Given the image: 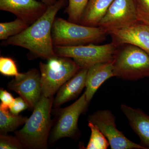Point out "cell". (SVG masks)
<instances>
[{
    "instance_id": "1",
    "label": "cell",
    "mask_w": 149,
    "mask_h": 149,
    "mask_svg": "<svg viewBox=\"0 0 149 149\" xmlns=\"http://www.w3.org/2000/svg\"><path fill=\"white\" fill-rule=\"evenodd\" d=\"M65 0H58L48 6L45 13L20 34L3 41L2 45L18 46L28 50L34 57L49 59L56 56L52 39L56 16Z\"/></svg>"
},
{
    "instance_id": "2",
    "label": "cell",
    "mask_w": 149,
    "mask_h": 149,
    "mask_svg": "<svg viewBox=\"0 0 149 149\" xmlns=\"http://www.w3.org/2000/svg\"><path fill=\"white\" fill-rule=\"evenodd\" d=\"M54 99L42 95L23 128L15 131L23 148H47L53 123L51 113Z\"/></svg>"
},
{
    "instance_id": "3",
    "label": "cell",
    "mask_w": 149,
    "mask_h": 149,
    "mask_svg": "<svg viewBox=\"0 0 149 149\" xmlns=\"http://www.w3.org/2000/svg\"><path fill=\"white\" fill-rule=\"evenodd\" d=\"M54 47L75 46L103 42L108 35L100 27L76 24L61 18H56L52 29Z\"/></svg>"
},
{
    "instance_id": "4",
    "label": "cell",
    "mask_w": 149,
    "mask_h": 149,
    "mask_svg": "<svg viewBox=\"0 0 149 149\" xmlns=\"http://www.w3.org/2000/svg\"><path fill=\"white\" fill-rule=\"evenodd\" d=\"M112 62L114 77L129 80L149 77V55L139 47L118 46Z\"/></svg>"
},
{
    "instance_id": "5",
    "label": "cell",
    "mask_w": 149,
    "mask_h": 149,
    "mask_svg": "<svg viewBox=\"0 0 149 149\" xmlns=\"http://www.w3.org/2000/svg\"><path fill=\"white\" fill-rule=\"evenodd\" d=\"M42 95L47 97L54 95L67 81L77 74L80 67L71 58L56 56L40 62Z\"/></svg>"
},
{
    "instance_id": "6",
    "label": "cell",
    "mask_w": 149,
    "mask_h": 149,
    "mask_svg": "<svg viewBox=\"0 0 149 149\" xmlns=\"http://www.w3.org/2000/svg\"><path fill=\"white\" fill-rule=\"evenodd\" d=\"M118 46L112 42L98 45L95 44L75 46H56V55L72 58L80 69H88L103 63L112 61Z\"/></svg>"
},
{
    "instance_id": "7",
    "label": "cell",
    "mask_w": 149,
    "mask_h": 149,
    "mask_svg": "<svg viewBox=\"0 0 149 149\" xmlns=\"http://www.w3.org/2000/svg\"><path fill=\"white\" fill-rule=\"evenodd\" d=\"M89 103L85 93L72 104L64 108H55V116L50 134L51 143L64 138L75 139L79 130L78 121L80 115L85 111Z\"/></svg>"
},
{
    "instance_id": "8",
    "label": "cell",
    "mask_w": 149,
    "mask_h": 149,
    "mask_svg": "<svg viewBox=\"0 0 149 149\" xmlns=\"http://www.w3.org/2000/svg\"><path fill=\"white\" fill-rule=\"evenodd\" d=\"M107 139L111 149H146L128 139L116 128V118L108 109L97 111L88 117Z\"/></svg>"
},
{
    "instance_id": "9",
    "label": "cell",
    "mask_w": 149,
    "mask_h": 149,
    "mask_svg": "<svg viewBox=\"0 0 149 149\" xmlns=\"http://www.w3.org/2000/svg\"><path fill=\"white\" fill-rule=\"evenodd\" d=\"M139 21L133 0H114L98 27L108 32L129 26Z\"/></svg>"
},
{
    "instance_id": "10",
    "label": "cell",
    "mask_w": 149,
    "mask_h": 149,
    "mask_svg": "<svg viewBox=\"0 0 149 149\" xmlns=\"http://www.w3.org/2000/svg\"><path fill=\"white\" fill-rule=\"evenodd\" d=\"M9 90L16 92L26 102L29 109L33 111L42 95L41 74L33 68L19 76L8 84Z\"/></svg>"
},
{
    "instance_id": "11",
    "label": "cell",
    "mask_w": 149,
    "mask_h": 149,
    "mask_svg": "<svg viewBox=\"0 0 149 149\" xmlns=\"http://www.w3.org/2000/svg\"><path fill=\"white\" fill-rule=\"evenodd\" d=\"M112 42L118 46L128 44L139 47L149 55V26L138 21L133 24L108 32Z\"/></svg>"
},
{
    "instance_id": "12",
    "label": "cell",
    "mask_w": 149,
    "mask_h": 149,
    "mask_svg": "<svg viewBox=\"0 0 149 149\" xmlns=\"http://www.w3.org/2000/svg\"><path fill=\"white\" fill-rule=\"evenodd\" d=\"M48 7L36 0H0L1 10L13 14L29 25L41 17Z\"/></svg>"
},
{
    "instance_id": "13",
    "label": "cell",
    "mask_w": 149,
    "mask_h": 149,
    "mask_svg": "<svg viewBox=\"0 0 149 149\" xmlns=\"http://www.w3.org/2000/svg\"><path fill=\"white\" fill-rule=\"evenodd\" d=\"M113 77L114 74L112 61L98 63L88 68L85 80V93L89 103L101 85Z\"/></svg>"
},
{
    "instance_id": "14",
    "label": "cell",
    "mask_w": 149,
    "mask_h": 149,
    "mask_svg": "<svg viewBox=\"0 0 149 149\" xmlns=\"http://www.w3.org/2000/svg\"><path fill=\"white\" fill-rule=\"evenodd\" d=\"M120 109L128 119L131 128L138 135L141 145L149 149V116L140 109L121 104Z\"/></svg>"
},
{
    "instance_id": "15",
    "label": "cell",
    "mask_w": 149,
    "mask_h": 149,
    "mask_svg": "<svg viewBox=\"0 0 149 149\" xmlns=\"http://www.w3.org/2000/svg\"><path fill=\"white\" fill-rule=\"evenodd\" d=\"M88 69H81L77 74L65 83L59 89L54 99L53 107L57 108L77 97L85 87Z\"/></svg>"
},
{
    "instance_id": "16",
    "label": "cell",
    "mask_w": 149,
    "mask_h": 149,
    "mask_svg": "<svg viewBox=\"0 0 149 149\" xmlns=\"http://www.w3.org/2000/svg\"><path fill=\"white\" fill-rule=\"evenodd\" d=\"M114 0H89L84 11L80 24L89 27H98Z\"/></svg>"
},
{
    "instance_id": "17",
    "label": "cell",
    "mask_w": 149,
    "mask_h": 149,
    "mask_svg": "<svg viewBox=\"0 0 149 149\" xmlns=\"http://www.w3.org/2000/svg\"><path fill=\"white\" fill-rule=\"evenodd\" d=\"M28 119L26 116L12 113L9 109L0 107V133L7 134L15 131L25 124Z\"/></svg>"
},
{
    "instance_id": "18",
    "label": "cell",
    "mask_w": 149,
    "mask_h": 149,
    "mask_svg": "<svg viewBox=\"0 0 149 149\" xmlns=\"http://www.w3.org/2000/svg\"><path fill=\"white\" fill-rule=\"evenodd\" d=\"M29 25L27 22L17 18L14 21L0 23V39L6 40L20 34Z\"/></svg>"
},
{
    "instance_id": "19",
    "label": "cell",
    "mask_w": 149,
    "mask_h": 149,
    "mask_svg": "<svg viewBox=\"0 0 149 149\" xmlns=\"http://www.w3.org/2000/svg\"><path fill=\"white\" fill-rule=\"evenodd\" d=\"M88 126L91 130V136L86 149H107L110 146L109 142L96 125L88 122Z\"/></svg>"
},
{
    "instance_id": "20",
    "label": "cell",
    "mask_w": 149,
    "mask_h": 149,
    "mask_svg": "<svg viewBox=\"0 0 149 149\" xmlns=\"http://www.w3.org/2000/svg\"><path fill=\"white\" fill-rule=\"evenodd\" d=\"M89 0H68L69 4L65 12L68 21L80 24L81 17Z\"/></svg>"
},
{
    "instance_id": "21",
    "label": "cell",
    "mask_w": 149,
    "mask_h": 149,
    "mask_svg": "<svg viewBox=\"0 0 149 149\" xmlns=\"http://www.w3.org/2000/svg\"><path fill=\"white\" fill-rule=\"evenodd\" d=\"M0 72L5 76L15 77L21 74L18 72L16 63L12 58L3 56L0 57Z\"/></svg>"
},
{
    "instance_id": "22",
    "label": "cell",
    "mask_w": 149,
    "mask_h": 149,
    "mask_svg": "<svg viewBox=\"0 0 149 149\" xmlns=\"http://www.w3.org/2000/svg\"><path fill=\"white\" fill-rule=\"evenodd\" d=\"M138 20L149 26V0H133Z\"/></svg>"
},
{
    "instance_id": "23",
    "label": "cell",
    "mask_w": 149,
    "mask_h": 149,
    "mask_svg": "<svg viewBox=\"0 0 149 149\" xmlns=\"http://www.w3.org/2000/svg\"><path fill=\"white\" fill-rule=\"evenodd\" d=\"M23 147L20 141L16 137L9 136L7 134L0 135V149H21Z\"/></svg>"
},
{
    "instance_id": "24",
    "label": "cell",
    "mask_w": 149,
    "mask_h": 149,
    "mask_svg": "<svg viewBox=\"0 0 149 149\" xmlns=\"http://www.w3.org/2000/svg\"><path fill=\"white\" fill-rule=\"evenodd\" d=\"M29 108L26 102L21 97L15 99L14 100L9 108V110L12 113L15 115H19V113L24 110Z\"/></svg>"
},
{
    "instance_id": "25",
    "label": "cell",
    "mask_w": 149,
    "mask_h": 149,
    "mask_svg": "<svg viewBox=\"0 0 149 149\" xmlns=\"http://www.w3.org/2000/svg\"><path fill=\"white\" fill-rule=\"evenodd\" d=\"M0 100L1 101L0 107L9 109L15 99L10 93L1 88L0 91Z\"/></svg>"
},
{
    "instance_id": "26",
    "label": "cell",
    "mask_w": 149,
    "mask_h": 149,
    "mask_svg": "<svg viewBox=\"0 0 149 149\" xmlns=\"http://www.w3.org/2000/svg\"><path fill=\"white\" fill-rule=\"evenodd\" d=\"M42 2L45 4L46 5L49 6L54 4L56 2L55 0H41Z\"/></svg>"
}]
</instances>
